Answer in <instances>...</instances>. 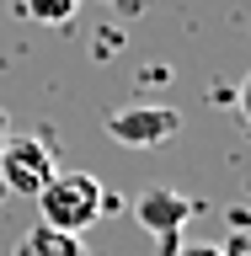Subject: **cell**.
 <instances>
[{"instance_id":"277c9868","label":"cell","mask_w":251,"mask_h":256,"mask_svg":"<svg viewBox=\"0 0 251 256\" xmlns=\"http://www.w3.org/2000/svg\"><path fill=\"white\" fill-rule=\"evenodd\" d=\"M102 128H107V139L123 144V150H155V144L182 134V112L176 107H123V112H107Z\"/></svg>"},{"instance_id":"3957f363","label":"cell","mask_w":251,"mask_h":256,"mask_svg":"<svg viewBox=\"0 0 251 256\" xmlns=\"http://www.w3.org/2000/svg\"><path fill=\"white\" fill-rule=\"evenodd\" d=\"M54 171H59V166H54V150H48L43 139L11 134V139L0 144V187L16 192V198H38Z\"/></svg>"},{"instance_id":"52a82bcc","label":"cell","mask_w":251,"mask_h":256,"mask_svg":"<svg viewBox=\"0 0 251 256\" xmlns=\"http://www.w3.org/2000/svg\"><path fill=\"white\" fill-rule=\"evenodd\" d=\"M219 256H251V246H246V235H240V224L230 230V240L219 246Z\"/></svg>"},{"instance_id":"8992f818","label":"cell","mask_w":251,"mask_h":256,"mask_svg":"<svg viewBox=\"0 0 251 256\" xmlns=\"http://www.w3.org/2000/svg\"><path fill=\"white\" fill-rule=\"evenodd\" d=\"M22 6H27L32 22H48V27H59V22H70L80 11V0H22Z\"/></svg>"},{"instance_id":"6da1fadb","label":"cell","mask_w":251,"mask_h":256,"mask_svg":"<svg viewBox=\"0 0 251 256\" xmlns=\"http://www.w3.org/2000/svg\"><path fill=\"white\" fill-rule=\"evenodd\" d=\"M107 208V192L91 171H54L38 192V214L54 230H70V235H86Z\"/></svg>"},{"instance_id":"5b68a950","label":"cell","mask_w":251,"mask_h":256,"mask_svg":"<svg viewBox=\"0 0 251 256\" xmlns=\"http://www.w3.org/2000/svg\"><path fill=\"white\" fill-rule=\"evenodd\" d=\"M11 256H91V251H86V240H80V235H70V230H54V224L38 219L27 235L16 240V251H11Z\"/></svg>"},{"instance_id":"7a4b0ae2","label":"cell","mask_w":251,"mask_h":256,"mask_svg":"<svg viewBox=\"0 0 251 256\" xmlns=\"http://www.w3.org/2000/svg\"><path fill=\"white\" fill-rule=\"evenodd\" d=\"M198 214H203V203L187 198V192H176V187H150V192L134 198V219L155 235L160 256H171L176 246H182V230H187Z\"/></svg>"},{"instance_id":"9c48e42d","label":"cell","mask_w":251,"mask_h":256,"mask_svg":"<svg viewBox=\"0 0 251 256\" xmlns=\"http://www.w3.org/2000/svg\"><path fill=\"white\" fill-rule=\"evenodd\" d=\"M6 139H11V112L0 107V144H6Z\"/></svg>"},{"instance_id":"ba28073f","label":"cell","mask_w":251,"mask_h":256,"mask_svg":"<svg viewBox=\"0 0 251 256\" xmlns=\"http://www.w3.org/2000/svg\"><path fill=\"white\" fill-rule=\"evenodd\" d=\"M171 256H219V246H176Z\"/></svg>"}]
</instances>
